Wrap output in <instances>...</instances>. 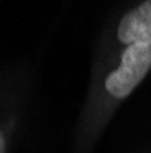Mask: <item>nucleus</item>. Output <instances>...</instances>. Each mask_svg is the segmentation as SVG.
<instances>
[{
	"label": "nucleus",
	"mask_w": 151,
	"mask_h": 153,
	"mask_svg": "<svg viewBox=\"0 0 151 153\" xmlns=\"http://www.w3.org/2000/svg\"><path fill=\"white\" fill-rule=\"evenodd\" d=\"M151 68V48L127 46L122 53L120 66L106 79V89L115 99H126L133 91Z\"/></svg>",
	"instance_id": "obj_1"
},
{
	"label": "nucleus",
	"mask_w": 151,
	"mask_h": 153,
	"mask_svg": "<svg viewBox=\"0 0 151 153\" xmlns=\"http://www.w3.org/2000/svg\"><path fill=\"white\" fill-rule=\"evenodd\" d=\"M117 35L127 46L151 48V0L142 2L122 18Z\"/></svg>",
	"instance_id": "obj_2"
},
{
	"label": "nucleus",
	"mask_w": 151,
	"mask_h": 153,
	"mask_svg": "<svg viewBox=\"0 0 151 153\" xmlns=\"http://www.w3.org/2000/svg\"><path fill=\"white\" fill-rule=\"evenodd\" d=\"M0 153H6V142H4L2 133H0Z\"/></svg>",
	"instance_id": "obj_3"
}]
</instances>
